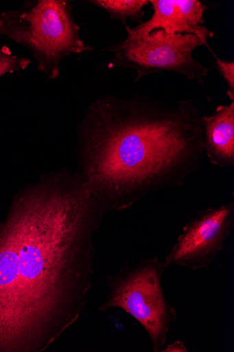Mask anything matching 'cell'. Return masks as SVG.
<instances>
[{"label":"cell","instance_id":"cell-5","mask_svg":"<svg viewBox=\"0 0 234 352\" xmlns=\"http://www.w3.org/2000/svg\"><path fill=\"white\" fill-rule=\"evenodd\" d=\"M127 38L123 42L103 52L113 54L108 68L125 67L137 72L135 82L144 76L164 72H174L189 80L203 85L209 69L194 58L193 52L204 45L192 34H169L156 30L144 38L133 36L124 24Z\"/></svg>","mask_w":234,"mask_h":352},{"label":"cell","instance_id":"cell-11","mask_svg":"<svg viewBox=\"0 0 234 352\" xmlns=\"http://www.w3.org/2000/svg\"><path fill=\"white\" fill-rule=\"evenodd\" d=\"M214 57L216 67L226 83L228 97L234 102V62L222 60L216 55Z\"/></svg>","mask_w":234,"mask_h":352},{"label":"cell","instance_id":"cell-10","mask_svg":"<svg viewBox=\"0 0 234 352\" xmlns=\"http://www.w3.org/2000/svg\"><path fill=\"white\" fill-rule=\"evenodd\" d=\"M30 59L13 55L8 46H3L0 50V77L7 74L24 71L30 65Z\"/></svg>","mask_w":234,"mask_h":352},{"label":"cell","instance_id":"cell-9","mask_svg":"<svg viewBox=\"0 0 234 352\" xmlns=\"http://www.w3.org/2000/svg\"><path fill=\"white\" fill-rule=\"evenodd\" d=\"M88 3L104 10L113 19L124 24L127 19L143 23V8L150 4L146 0H91Z\"/></svg>","mask_w":234,"mask_h":352},{"label":"cell","instance_id":"cell-2","mask_svg":"<svg viewBox=\"0 0 234 352\" xmlns=\"http://www.w3.org/2000/svg\"><path fill=\"white\" fill-rule=\"evenodd\" d=\"M202 116L191 100L134 95L92 103L80 125L81 177L105 211L180 187L206 157Z\"/></svg>","mask_w":234,"mask_h":352},{"label":"cell","instance_id":"cell-6","mask_svg":"<svg viewBox=\"0 0 234 352\" xmlns=\"http://www.w3.org/2000/svg\"><path fill=\"white\" fill-rule=\"evenodd\" d=\"M234 228V204L200 211L183 228L164 260L166 268L209 267L224 250Z\"/></svg>","mask_w":234,"mask_h":352},{"label":"cell","instance_id":"cell-7","mask_svg":"<svg viewBox=\"0 0 234 352\" xmlns=\"http://www.w3.org/2000/svg\"><path fill=\"white\" fill-rule=\"evenodd\" d=\"M149 3L154 10L153 15L135 28L128 26L133 36L144 38L156 30L169 34H192L215 55L208 43L214 34L204 25L206 6L198 0H150Z\"/></svg>","mask_w":234,"mask_h":352},{"label":"cell","instance_id":"cell-1","mask_svg":"<svg viewBox=\"0 0 234 352\" xmlns=\"http://www.w3.org/2000/svg\"><path fill=\"white\" fill-rule=\"evenodd\" d=\"M106 211L81 177L26 190L0 223V352H41L73 326Z\"/></svg>","mask_w":234,"mask_h":352},{"label":"cell","instance_id":"cell-3","mask_svg":"<svg viewBox=\"0 0 234 352\" xmlns=\"http://www.w3.org/2000/svg\"><path fill=\"white\" fill-rule=\"evenodd\" d=\"M0 35L26 47L50 80L59 76L65 57L93 50L81 39L71 3L65 0L26 1L16 10L3 12Z\"/></svg>","mask_w":234,"mask_h":352},{"label":"cell","instance_id":"cell-8","mask_svg":"<svg viewBox=\"0 0 234 352\" xmlns=\"http://www.w3.org/2000/svg\"><path fill=\"white\" fill-rule=\"evenodd\" d=\"M206 156L213 166L234 165V102L219 106L209 116H202Z\"/></svg>","mask_w":234,"mask_h":352},{"label":"cell","instance_id":"cell-12","mask_svg":"<svg viewBox=\"0 0 234 352\" xmlns=\"http://www.w3.org/2000/svg\"><path fill=\"white\" fill-rule=\"evenodd\" d=\"M162 351H180L185 352L188 351V349L186 348L185 345L180 341H176L174 343L165 345L164 348L162 349Z\"/></svg>","mask_w":234,"mask_h":352},{"label":"cell","instance_id":"cell-4","mask_svg":"<svg viewBox=\"0 0 234 352\" xmlns=\"http://www.w3.org/2000/svg\"><path fill=\"white\" fill-rule=\"evenodd\" d=\"M166 267L157 256L123 267L109 276L110 292L99 307L105 312L118 308L134 318L148 333L153 352H161L176 322V308L163 294L162 278Z\"/></svg>","mask_w":234,"mask_h":352}]
</instances>
